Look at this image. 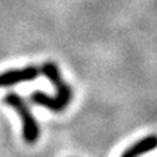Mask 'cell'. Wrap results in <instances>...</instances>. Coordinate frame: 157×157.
I'll list each match as a JSON object with an SVG mask.
<instances>
[{
    "label": "cell",
    "mask_w": 157,
    "mask_h": 157,
    "mask_svg": "<svg viewBox=\"0 0 157 157\" xmlns=\"http://www.w3.org/2000/svg\"><path fill=\"white\" fill-rule=\"evenodd\" d=\"M42 73L45 75L48 80H50L54 86L56 88V96L51 97L42 92H34L30 96L32 102H34L38 106H43L46 109L51 111H63L70 104L71 98H72V90L70 85L63 80V77L60 75L58 66L52 62H47L42 66L41 68Z\"/></svg>",
    "instance_id": "cell-1"
},
{
    "label": "cell",
    "mask_w": 157,
    "mask_h": 157,
    "mask_svg": "<svg viewBox=\"0 0 157 157\" xmlns=\"http://www.w3.org/2000/svg\"><path fill=\"white\" fill-rule=\"evenodd\" d=\"M4 101H6L7 105L13 107L17 111L20 119L22 122V136L25 139V141L30 144L34 143L39 136V127H38L36 118L33 117L30 109H29V105L25 102V100L22 97H20L17 93L11 92L6 96Z\"/></svg>",
    "instance_id": "cell-2"
},
{
    "label": "cell",
    "mask_w": 157,
    "mask_h": 157,
    "mask_svg": "<svg viewBox=\"0 0 157 157\" xmlns=\"http://www.w3.org/2000/svg\"><path fill=\"white\" fill-rule=\"evenodd\" d=\"M39 75V70L37 67H25L22 70H12L0 75V88L11 86L17 82L30 81L37 78Z\"/></svg>",
    "instance_id": "cell-3"
},
{
    "label": "cell",
    "mask_w": 157,
    "mask_h": 157,
    "mask_svg": "<svg viewBox=\"0 0 157 157\" xmlns=\"http://www.w3.org/2000/svg\"><path fill=\"white\" fill-rule=\"evenodd\" d=\"M155 148H157V136L149 135L144 137V139L139 140L137 143L132 144L128 149H126L123 152V155L121 157H139L140 155L153 151Z\"/></svg>",
    "instance_id": "cell-4"
}]
</instances>
